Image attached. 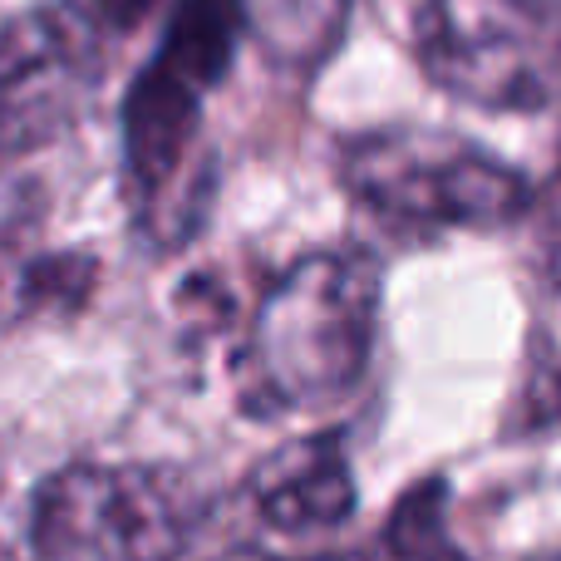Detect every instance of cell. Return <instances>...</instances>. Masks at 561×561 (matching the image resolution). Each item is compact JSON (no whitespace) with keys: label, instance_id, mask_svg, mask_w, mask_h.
Instances as JSON below:
<instances>
[{"label":"cell","instance_id":"5bb4252c","mask_svg":"<svg viewBox=\"0 0 561 561\" xmlns=\"http://www.w3.org/2000/svg\"><path fill=\"white\" fill-rule=\"evenodd\" d=\"M0 561H25V552H20V547L10 542L5 533H0Z\"/></svg>","mask_w":561,"mask_h":561},{"label":"cell","instance_id":"5b68a950","mask_svg":"<svg viewBox=\"0 0 561 561\" xmlns=\"http://www.w3.org/2000/svg\"><path fill=\"white\" fill-rule=\"evenodd\" d=\"M108 25L84 5H39L0 25V158L59 138L104 79Z\"/></svg>","mask_w":561,"mask_h":561},{"label":"cell","instance_id":"ba28073f","mask_svg":"<svg viewBox=\"0 0 561 561\" xmlns=\"http://www.w3.org/2000/svg\"><path fill=\"white\" fill-rule=\"evenodd\" d=\"M247 30L266 59L290 75H316L340 49L350 25V0H242Z\"/></svg>","mask_w":561,"mask_h":561},{"label":"cell","instance_id":"7a4b0ae2","mask_svg":"<svg viewBox=\"0 0 561 561\" xmlns=\"http://www.w3.org/2000/svg\"><path fill=\"white\" fill-rule=\"evenodd\" d=\"M340 183L375 222L404 237L497 232L527 222L537 183L493 148L448 128L389 124L345 138Z\"/></svg>","mask_w":561,"mask_h":561},{"label":"cell","instance_id":"6da1fadb","mask_svg":"<svg viewBox=\"0 0 561 561\" xmlns=\"http://www.w3.org/2000/svg\"><path fill=\"white\" fill-rule=\"evenodd\" d=\"M379 325V262L359 247L310 252L272 280L247 330L237 379L256 414H306L365 379Z\"/></svg>","mask_w":561,"mask_h":561},{"label":"cell","instance_id":"3957f363","mask_svg":"<svg viewBox=\"0 0 561 561\" xmlns=\"http://www.w3.org/2000/svg\"><path fill=\"white\" fill-rule=\"evenodd\" d=\"M414 59L468 108L561 114V0H419Z\"/></svg>","mask_w":561,"mask_h":561},{"label":"cell","instance_id":"277c9868","mask_svg":"<svg viewBox=\"0 0 561 561\" xmlns=\"http://www.w3.org/2000/svg\"><path fill=\"white\" fill-rule=\"evenodd\" d=\"M193 533V488L153 463H69L30 503V552L45 561H183Z\"/></svg>","mask_w":561,"mask_h":561},{"label":"cell","instance_id":"52a82bcc","mask_svg":"<svg viewBox=\"0 0 561 561\" xmlns=\"http://www.w3.org/2000/svg\"><path fill=\"white\" fill-rule=\"evenodd\" d=\"M247 493L276 533H325L355 517V473L340 434H310L276 448L256 463Z\"/></svg>","mask_w":561,"mask_h":561},{"label":"cell","instance_id":"9c48e42d","mask_svg":"<svg viewBox=\"0 0 561 561\" xmlns=\"http://www.w3.org/2000/svg\"><path fill=\"white\" fill-rule=\"evenodd\" d=\"M385 561H473L448 533L444 478H424L394 503L385 523Z\"/></svg>","mask_w":561,"mask_h":561},{"label":"cell","instance_id":"4fadbf2b","mask_svg":"<svg viewBox=\"0 0 561 561\" xmlns=\"http://www.w3.org/2000/svg\"><path fill=\"white\" fill-rule=\"evenodd\" d=\"M217 561H286V557H272L262 547H232V552H222ZM310 561H365V557H310Z\"/></svg>","mask_w":561,"mask_h":561},{"label":"cell","instance_id":"30bf717a","mask_svg":"<svg viewBox=\"0 0 561 561\" xmlns=\"http://www.w3.org/2000/svg\"><path fill=\"white\" fill-rule=\"evenodd\" d=\"M527 222H533V232H537V262H542V272L561 286V163L552 168L547 183H537Z\"/></svg>","mask_w":561,"mask_h":561},{"label":"cell","instance_id":"7c38bea8","mask_svg":"<svg viewBox=\"0 0 561 561\" xmlns=\"http://www.w3.org/2000/svg\"><path fill=\"white\" fill-rule=\"evenodd\" d=\"M153 10V0H99V20L114 30H134Z\"/></svg>","mask_w":561,"mask_h":561},{"label":"cell","instance_id":"8fae6325","mask_svg":"<svg viewBox=\"0 0 561 561\" xmlns=\"http://www.w3.org/2000/svg\"><path fill=\"white\" fill-rule=\"evenodd\" d=\"M523 409H527V424L542 428V424H561V369L557 365H537L523 385Z\"/></svg>","mask_w":561,"mask_h":561},{"label":"cell","instance_id":"8992f818","mask_svg":"<svg viewBox=\"0 0 561 561\" xmlns=\"http://www.w3.org/2000/svg\"><path fill=\"white\" fill-rule=\"evenodd\" d=\"M217 84L193 75L168 55H153L144 75L124 94V178L144 227H163L173 207V187L187 178L197 134H203V99Z\"/></svg>","mask_w":561,"mask_h":561}]
</instances>
